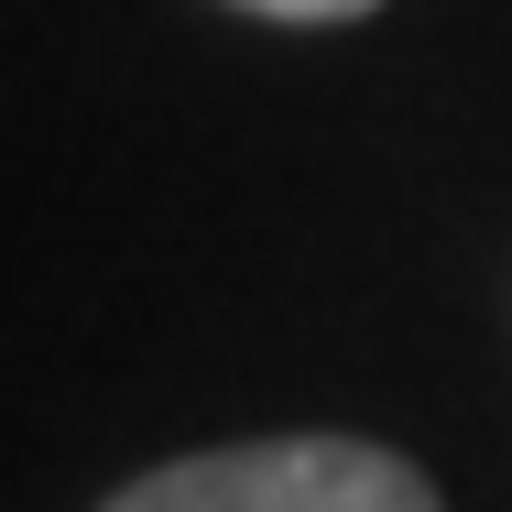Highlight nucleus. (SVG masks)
<instances>
[{"label": "nucleus", "instance_id": "2", "mask_svg": "<svg viewBox=\"0 0 512 512\" xmlns=\"http://www.w3.org/2000/svg\"><path fill=\"white\" fill-rule=\"evenodd\" d=\"M240 11H262V22H360L382 0H240Z\"/></svg>", "mask_w": 512, "mask_h": 512}, {"label": "nucleus", "instance_id": "1", "mask_svg": "<svg viewBox=\"0 0 512 512\" xmlns=\"http://www.w3.org/2000/svg\"><path fill=\"white\" fill-rule=\"evenodd\" d=\"M99 512H447L425 491V469L360 436H251V447H207L175 458Z\"/></svg>", "mask_w": 512, "mask_h": 512}]
</instances>
